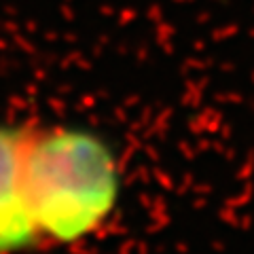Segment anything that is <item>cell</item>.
I'll use <instances>...</instances> for the list:
<instances>
[{"mask_svg":"<svg viewBox=\"0 0 254 254\" xmlns=\"http://www.w3.org/2000/svg\"><path fill=\"white\" fill-rule=\"evenodd\" d=\"M19 185L43 244H74L117 212L123 168L108 142L64 125H21Z\"/></svg>","mask_w":254,"mask_h":254,"instance_id":"obj_1","label":"cell"},{"mask_svg":"<svg viewBox=\"0 0 254 254\" xmlns=\"http://www.w3.org/2000/svg\"><path fill=\"white\" fill-rule=\"evenodd\" d=\"M19 142L21 127L0 125V254L26 252L41 246L21 195Z\"/></svg>","mask_w":254,"mask_h":254,"instance_id":"obj_2","label":"cell"}]
</instances>
